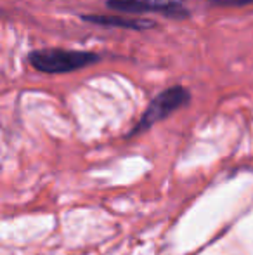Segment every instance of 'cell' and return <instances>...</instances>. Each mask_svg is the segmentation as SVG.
Listing matches in <instances>:
<instances>
[{
  "label": "cell",
  "mask_w": 253,
  "mask_h": 255,
  "mask_svg": "<svg viewBox=\"0 0 253 255\" xmlns=\"http://www.w3.org/2000/svg\"><path fill=\"white\" fill-rule=\"evenodd\" d=\"M101 57L95 52L73 51V49H38L28 54V63L42 73H71L99 63Z\"/></svg>",
  "instance_id": "6da1fadb"
},
{
  "label": "cell",
  "mask_w": 253,
  "mask_h": 255,
  "mask_svg": "<svg viewBox=\"0 0 253 255\" xmlns=\"http://www.w3.org/2000/svg\"><path fill=\"white\" fill-rule=\"evenodd\" d=\"M191 103V92L182 85H173V87L165 89L163 92H160L149 106L146 108V111L142 113L141 120L137 122L134 128L130 130L128 137H134L137 134H142L148 128H151L153 125H156L158 122L169 118L172 113H175L177 110L187 106Z\"/></svg>",
  "instance_id": "7a4b0ae2"
},
{
  "label": "cell",
  "mask_w": 253,
  "mask_h": 255,
  "mask_svg": "<svg viewBox=\"0 0 253 255\" xmlns=\"http://www.w3.org/2000/svg\"><path fill=\"white\" fill-rule=\"evenodd\" d=\"M106 5L111 10L125 14L158 12L173 19L189 17V10L184 7L182 0H108Z\"/></svg>",
  "instance_id": "3957f363"
},
{
  "label": "cell",
  "mask_w": 253,
  "mask_h": 255,
  "mask_svg": "<svg viewBox=\"0 0 253 255\" xmlns=\"http://www.w3.org/2000/svg\"><path fill=\"white\" fill-rule=\"evenodd\" d=\"M82 21H87L92 24H101V26H118L125 30H149L155 28L156 23L144 17H125V16H102V14H82Z\"/></svg>",
  "instance_id": "277c9868"
},
{
  "label": "cell",
  "mask_w": 253,
  "mask_h": 255,
  "mask_svg": "<svg viewBox=\"0 0 253 255\" xmlns=\"http://www.w3.org/2000/svg\"><path fill=\"white\" fill-rule=\"evenodd\" d=\"M215 5H247L253 3V0H213Z\"/></svg>",
  "instance_id": "5b68a950"
}]
</instances>
